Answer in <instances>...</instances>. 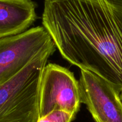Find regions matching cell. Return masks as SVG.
<instances>
[{
    "label": "cell",
    "instance_id": "6",
    "mask_svg": "<svg viewBox=\"0 0 122 122\" xmlns=\"http://www.w3.org/2000/svg\"><path fill=\"white\" fill-rule=\"evenodd\" d=\"M36 8L32 0H0V38L29 29L37 19Z\"/></svg>",
    "mask_w": 122,
    "mask_h": 122
},
{
    "label": "cell",
    "instance_id": "2",
    "mask_svg": "<svg viewBox=\"0 0 122 122\" xmlns=\"http://www.w3.org/2000/svg\"><path fill=\"white\" fill-rule=\"evenodd\" d=\"M56 49L41 53L15 77L0 84V122H37L41 77Z\"/></svg>",
    "mask_w": 122,
    "mask_h": 122
},
{
    "label": "cell",
    "instance_id": "1",
    "mask_svg": "<svg viewBox=\"0 0 122 122\" xmlns=\"http://www.w3.org/2000/svg\"><path fill=\"white\" fill-rule=\"evenodd\" d=\"M41 21L63 58L122 92V0H44Z\"/></svg>",
    "mask_w": 122,
    "mask_h": 122
},
{
    "label": "cell",
    "instance_id": "4",
    "mask_svg": "<svg viewBox=\"0 0 122 122\" xmlns=\"http://www.w3.org/2000/svg\"><path fill=\"white\" fill-rule=\"evenodd\" d=\"M81 104L79 82L73 72L57 64H46L40 83V117L55 110L76 116Z\"/></svg>",
    "mask_w": 122,
    "mask_h": 122
},
{
    "label": "cell",
    "instance_id": "8",
    "mask_svg": "<svg viewBox=\"0 0 122 122\" xmlns=\"http://www.w3.org/2000/svg\"><path fill=\"white\" fill-rule=\"evenodd\" d=\"M120 99L122 102V92H121L120 94Z\"/></svg>",
    "mask_w": 122,
    "mask_h": 122
},
{
    "label": "cell",
    "instance_id": "5",
    "mask_svg": "<svg viewBox=\"0 0 122 122\" xmlns=\"http://www.w3.org/2000/svg\"><path fill=\"white\" fill-rule=\"evenodd\" d=\"M81 102L96 122H122L120 92L101 77L81 70L79 80Z\"/></svg>",
    "mask_w": 122,
    "mask_h": 122
},
{
    "label": "cell",
    "instance_id": "3",
    "mask_svg": "<svg viewBox=\"0 0 122 122\" xmlns=\"http://www.w3.org/2000/svg\"><path fill=\"white\" fill-rule=\"evenodd\" d=\"M56 48L43 26L16 36L0 38V84L22 71L42 53Z\"/></svg>",
    "mask_w": 122,
    "mask_h": 122
},
{
    "label": "cell",
    "instance_id": "7",
    "mask_svg": "<svg viewBox=\"0 0 122 122\" xmlns=\"http://www.w3.org/2000/svg\"><path fill=\"white\" fill-rule=\"evenodd\" d=\"M76 115L64 111L55 110L38 118L37 122H71Z\"/></svg>",
    "mask_w": 122,
    "mask_h": 122
}]
</instances>
